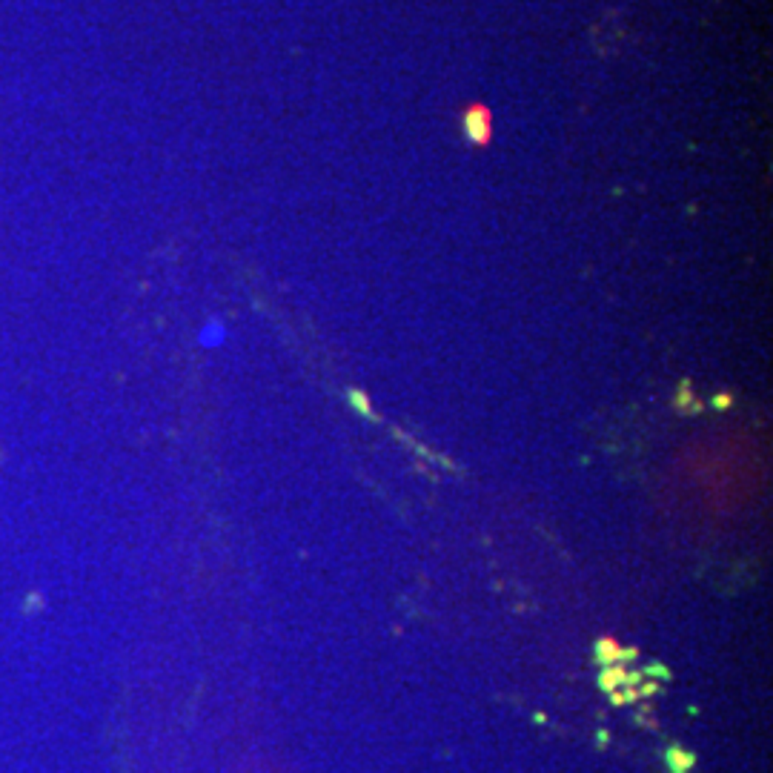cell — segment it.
<instances>
[{
    "mask_svg": "<svg viewBox=\"0 0 773 773\" xmlns=\"http://www.w3.org/2000/svg\"><path fill=\"white\" fill-rule=\"evenodd\" d=\"M464 135L467 140H473V144L484 147L487 140H490V112L484 106H473L467 115H464Z\"/></svg>",
    "mask_w": 773,
    "mask_h": 773,
    "instance_id": "obj_1",
    "label": "cell"
},
{
    "mask_svg": "<svg viewBox=\"0 0 773 773\" xmlns=\"http://www.w3.org/2000/svg\"><path fill=\"white\" fill-rule=\"evenodd\" d=\"M667 767H670V773H690L693 767H696V756L690 753V750H684V747H670L667 750Z\"/></svg>",
    "mask_w": 773,
    "mask_h": 773,
    "instance_id": "obj_2",
    "label": "cell"
},
{
    "mask_svg": "<svg viewBox=\"0 0 773 773\" xmlns=\"http://www.w3.org/2000/svg\"><path fill=\"white\" fill-rule=\"evenodd\" d=\"M602 687L604 690H616V687H621V684H627V673H624V667H619V665H607L604 670H602Z\"/></svg>",
    "mask_w": 773,
    "mask_h": 773,
    "instance_id": "obj_3",
    "label": "cell"
},
{
    "mask_svg": "<svg viewBox=\"0 0 773 773\" xmlns=\"http://www.w3.org/2000/svg\"><path fill=\"white\" fill-rule=\"evenodd\" d=\"M221 338H224L221 324H209V327L203 329V335H201V341H203L206 346H215V344H221Z\"/></svg>",
    "mask_w": 773,
    "mask_h": 773,
    "instance_id": "obj_4",
    "label": "cell"
},
{
    "mask_svg": "<svg viewBox=\"0 0 773 773\" xmlns=\"http://www.w3.org/2000/svg\"><path fill=\"white\" fill-rule=\"evenodd\" d=\"M599 659L610 665L613 659H624V653L619 648H613V642H599Z\"/></svg>",
    "mask_w": 773,
    "mask_h": 773,
    "instance_id": "obj_5",
    "label": "cell"
},
{
    "mask_svg": "<svg viewBox=\"0 0 773 773\" xmlns=\"http://www.w3.org/2000/svg\"><path fill=\"white\" fill-rule=\"evenodd\" d=\"M349 398H353V404H356V407H359L364 415H370V404H367V398H364L359 390H356V393H349Z\"/></svg>",
    "mask_w": 773,
    "mask_h": 773,
    "instance_id": "obj_6",
    "label": "cell"
}]
</instances>
